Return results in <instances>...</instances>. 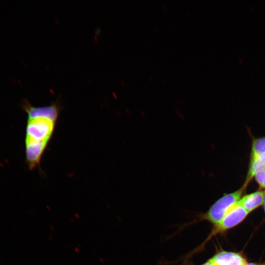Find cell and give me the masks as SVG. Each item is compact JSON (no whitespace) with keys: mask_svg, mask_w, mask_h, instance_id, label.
<instances>
[{"mask_svg":"<svg viewBox=\"0 0 265 265\" xmlns=\"http://www.w3.org/2000/svg\"><path fill=\"white\" fill-rule=\"evenodd\" d=\"M23 109L27 114L25 136L26 162L30 170L39 166L42 156L53 134L61 110L57 101L42 106L25 101Z\"/></svg>","mask_w":265,"mask_h":265,"instance_id":"6da1fadb","label":"cell"},{"mask_svg":"<svg viewBox=\"0 0 265 265\" xmlns=\"http://www.w3.org/2000/svg\"><path fill=\"white\" fill-rule=\"evenodd\" d=\"M245 186L238 190L223 197L216 201L204 215V218L217 226L230 208L240 199Z\"/></svg>","mask_w":265,"mask_h":265,"instance_id":"7a4b0ae2","label":"cell"},{"mask_svg":"<svg viewBox=\"0 0 265 265\" xmlns=\"http://www.w3.org/2000/svg\"><path fill=\"white\" fill-rule=\"evenodd\" d=\"M249 212L237 202L226 213L220 223L215 226V232L230 229L241 222Z\"/></svg>","mask_w":265,"mask_h":265,"instance_id":"3957f363","label":"cell"},{"mask_svg":"<svg viewBox=\"0 0 265 265\" xmlns=\"http://www.w3.org/2000/svg\"><path fill=\"white\" fill-rule=\"evenodd\" d=\"M213 265H244L246 260L238 253L222 251L210 259Z\"/></svg>","mask_w":265,"mask_h":265,"instance_id":"277c9868","label":"cell"},{"mask_svg":"<svg viewBox=\"0 0 265 265\" xmlns=\"http://www.w3.org/2000/svg\"><path fill=\"white\" fill-rule=\"evenodd\" d=\"M265 192L258 191L246 195L237 202L249 213L264 203Z\"/></svg>","mask_w":265,"mask_h":265,"instance_id":"5b68a950","label":"cell"},{"mask_svg":"<svg viewBox=\"0 0 265 265\" xmlns=\"http://www.w3.org/2000/svg\"><path fill=\"white\" fill-rule=\"evenodd\" d=\"M265 166V153L262 155L255 160L250 161L249 170L245 180L244 186H246L255 176L256 172Z\"/></svg>","mask_w":265,"mask_h":265,"instance_id":"8992f818","label":"cell"},{"mask_svg":"<svg viewBox=\"0 0 265 265\" xmlns=\"http://www.w3.org/2000/svg\"><path fill=\"white\" fill-rule=\"evenodd\" d=\"M265 153V137L255 139L253 142L250 161Z\"/></svg>","mask_w":265,"mask_h":265,"instance_id":"52a82bcc","label":"cell"},{"mask_svg":"<svg viewBox=\"0 0 265 265\" xmlns=\"http://www.w3.org/2000/svg\"><path fill=\"white\" fill-rule=\"evenodd\" d=\"M254 176L260 187L265 188V166L259 169Z\"/></svg>","mask_w":265,"mask_h":265,"instance_id":"ba28073f","label":"cell"},{"mask_svg":"<svg viewBox=\"0 0 265 265\" xmlns=\"http://www.w3.org/2000/svg\"><path fill=\"white\" fill-rule=\"evenodd\" d=\"M244 265H265V263L262 264H258L252 263H246Z\"/></svg>","mask_w":265,"mask_h":265,"instance_id":"9c48e42d","label":"cell"},{"mask_svg":"<svg viewBox=\"0 0 265 265\" xmlns=\"http://www.w3.org/2000/svg\"><path fill=\"white\" fill-rule=\"evenodd\" d=\"M201 265H212V262L210 260H209L206 263Z\"/></svg>","mask_w":265,"mask_h":265,"instance_id":"30bf717a","label":"cell"},{"mask_svg":"<svg viewBox=\"0 0 265 265\" xmlns=\"http://www.w3.org/2000/svg\"><path fill=\"white\" fill-rule=\"evenodd\" d=\"M264 210L265 212V195H264Z\"/></svg>","mask_w":265,"mask_h":265,"instance_id":"8fae6325","label":"cell"}]
</instances>
